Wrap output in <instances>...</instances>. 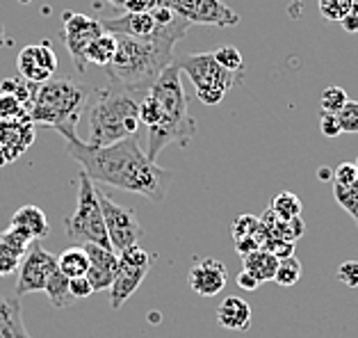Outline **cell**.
Segmentation results:
<instances>
[{
    "label": "cell",
    "instance_id": "6da1fadb",
    "mask_svg": "<svg viewBox=\"0 0 358 338\" xmlns=\"http://www.w3.org/2000/svg\"><path fill=\"white\" fill-rule=\"evenodd\" d=\"M66 151L96 185H112L151 202H164L173 183L171 171L162 169L142 151L137 135L110 146H92L73 137L66 140Z\"/></svg>",
    "mask_w": 358,
    "mask_h": 338
},
{
    "label": "cell",
    "instance_id": "7a4b0ae2",
    "mask_svg": "<svg viewBox=\"0 0 358 338\" xmlns=\"http://www.w3.org/2000/svg\"><path fill=\"white\" fill-rule=\"evenodd\" d=\"M189 23L176 16L171 23L160 25L151 39H133L117 34L115 59L106 66L110 83L124 85L137 94H148L158 76L176 62V44L187 34Z\"/></svg>",
    "mask_w": 358,
    "mask_h": 338
},
{
    "label": "cell",
    "instance_id": "3957f363",
    "mask_svg": "<svg viewBox=\"0 0 358 338\" xmlns=\"http://www.w3.org/2000/svg\"><path fill=\"white\" fill-rule=\"evenodd\" d=\"M148 94L158 101L160 119L158 124L148 128V149L146 155L158 160L164 146L180 144L185 146L196 135V121L189 115V99L180 80V69L173 62L158 76Z\"/></svg>",
    "mask_w": 358,
    "mask_h": 338
},
{
    "label": "cell",
    "instance_id": "277c9868",
    "mask_svg": "<svg viewBox=\"0 0 358 338\" xmlns=\"http://www.w3.org/2000/svg\"><path fill=\"white\" fill-rule=\"evenodd\" d=\"M90 99V87L73 78H50L34 87L28 106V117L34 126H50L64 137L73 140L78 121Z\"/></svg>",
    "mask_w": 358,
    "mask_h": 338
},
{
    "label": "cell",
    "instance_id": "5b68a950",
    "mask_svg": "<svg viewBox=\"0 0 358 338\" xmlns=\"http://www.w3.org/2000/svg\"><path fill=\"white\" fill-rule=\"evenodd\" d=\"M144 94H137L124 85L108 83L96 94L94 106L90 108V137L87 144L92 146H110L121 140L137 135L139 121V101Z\"/></svg>",
    "mask_w": 358,
    "mask_h": 338
},
{
    "label": "cell",
    "instance_id": "8992f818",
    "mask_svg": "<svg viewBox=\"0 0 358 338\" xmlns=\"http://www.w3.org/2000/svg\"><path fill=\"white\" fill-rule=\"evenodd\" d=\"M180 73H185L196 90V97L206 106H220L224 97L240 83V73L224 69L213 53H192L176 59Z\"/></svg>",
    "mask_w": 358,
    "mask_h": 338
},
{
    "label": "cell",
    "instance_id": "52a82bcc",
    "mask_svg": "<svg viewBox=\"0 0 358 338\" xmlns=\"http://www.w3.org/2000/svg\"><path fill=\"white\" fill-rule=\"evenodd\" d=\"M66 236L73 242H94V245L110 247L106 220H103V208L99 204V195H96V183L80 169V178H78V202L73 215L64 220ZM112 249V247H110Z\"/></svg>",
    "mask_w": 358,
    "mask_h": 338
},
{
    "label": "cell",
    "instance_id": "ba28073f",
    "mask_svg": "<svg viewBox=\"0 0 358 338\" xmlns=\"http://www.w3.org/2000/svg\"><path fill=\"white\" fill-rule=\"evenodd\" d=\"M153 267V256L139 245H133L119 254V272L110 288V307L121 309L133 297V293L142 286L148 270Z\"/></svg>",
    "mask_w": 358,
    "mask_h": 338
},
{
    "label": "cell",
    "instance_id": "9c48e42d",
    "mask_svg": "<svg viewBox=\"0 0 358 338\" xmlns=\"http://www.w3.org/2000/svg\"><path fill=\"white\" fill-rule=\"evenodd\" d=\"M96 195H99V204L103 208V220H106V231H108L112 251L121 254L124 249L137 245L139 238L144 236V229H142V224L137 222L135 213L126 206L112 202V199L99 188H96Z\"/></svg>",
    "mask_w": 358,
    "mask_h": 338
},
{
    "label": "cell",
    "instance_id": "30bf717a",
    "mask_svg": "<svg viewBox=\"0 0 358 338\" xmlns=\"http://www.w3.org/2000/svg\"><path fill=\"white\" fill-rule=\"evenodd\" d=\"M173 14L185 19L189 25H217V28H235L240 14L233 12L222 0H160Z\"/></svg>",
    "mask_w": 358,
    "mask_h": 338
},
{
    "label": "cell",
    "instance_id": "8fae6325",
    "mask_svg": "<svg viewBox=\"0 0 358 338\" xmlns=\"http://www.w3.org/2000/svg\"><path fill=\"white\" fill-rule=\"evenodd\" d=\"M62 23H64L62 25L64 46L73 59L78 73H85L87 71V48H90L92 41L96 37H101L106 30H103L99 19H92V16L78 14V12H64Z\"/></svg>",
    "mask_w": 358,
    "mask_h": 338
},
{
    "label": "cell",
    "instance_id": "7c38bea8",
    "mask_svg": "<svg viewBox=\"0 0 358 338\" xmlns=\"http://www.w3.org/2000/svg\"><path fill=\"white\" fill-rule=\"evenodd\" d=\"M55 270H57V256L43 249L39 245V240H34L30 249L25 251V256L21 258L14 295L16 297H23V295H28V293L43 290Z\"/></svg>",
    "mask_w": 358,
    "mask_h": 338
},
{
    "label": "cell",
    "instance_id": "4fadbf2b",
    "mask_svg": "<svg viewBox=\"0 0 358 338\" xmlns=\"http://www.w3.org/2000/svg\"><path fill=\"white\" fill-rule=\"evenodd\" d=\"M16 69L23 80L32 85H41L50 80L57 71V55L48 41H39V44L25 46L19 57H16Z\"/></svg>",
    "mask_w": 358,
    "mask_h": 338
},
{
    "label": "cell",
    "instance_id": "5bb4252c",
    "mask_svg": "<svg viewBox=\"0 0 358 338\" xmlns=\"http://www.w3.org/2000/svg\"><path fill=\"white\" fill-rule=\"evenodd\" d=\"M83 247L87 256H90V270H87L85 276L90 279L94 293L110 290L119 272V254L110 247L94 245V242H85Z\"/></svg>",
    "mask_w": 358,
    "mask_h": 338
},
{
    "label": "cell",
    "instance_id": "9a60e30c",
    "mask_svg": "<svg viewBox=\"0 0 358 338\" xmlns=\"http://www.w3.org/2000/svg\"><path fill=\"white\" fill-rule=\"evenodd\" d=\"M226 281H229V274H226V267L222 261L217 258H203L196 265H192V270L187 274V283L189 288L194 290L201 297H215L226 288Z\"/></svg>",
    "mask_w": 358,
    "mask_h": 338
},
{
    "label": "cell",
    "instance_id": "2e32d148",
    "mask_svg": "<svg viewBox=\"0 0 358 338\" xmlns=\"http://www.w3.org/2000/svg\"><path fill=\"white\" fill-rule=\"evenodd\" d=\"M34 140V124L30 119L0 121V164L12 162Z\"/></svg>",
    "mask_w": 358,
    "mask_h": 338
},
{
    "label": "cell",
    "instance_id": "e0dca14e",
    "mask_svg": "<svg viewBox=\"0 0 358 338\" xmlns=\"http://www.w3.org/2000/svg\"><path fill=\"white\" fill-rule=\"evenodd\" d=\"M101 25L106 32L112 34H124V37H133V39H151L158 34L160 25L153 19V14H121L117 19H101Z\"/></svg>",
    "mask_w": 358,
    "mask_h": 338
},
{
    "label": "cell",
    "instance_id": "ac0fdd59",
    "mask_svg": "<svg viewBox=\"0 0 358 338\" xmlns=\"http://www.w3.org/2000/svg\"><path fill=\"white\" fill-rule=\"evenodd\" d=\"M217 323L224 329H231V332H247L251 327L249 302L242 297H235V295L224 297L222 304L217 307Z\"/></svg>",
    "mask_w": 358,
    "mask_h": 338
},
{
    "label": "cell",
    "instance_id": "d6986e66",
    "mask_svg": "<svg viewBox=\"0 0 358 338\" xmlns=\"http://www.w3.org/2000/svg\"><path fill=\"white\" fill-rule=\"evenodd\" d=\"M0 338H32L28 334L21 314L19 297H5L0 295Z\"/></svg>",
    "mask_w": 358,
    "mask_h": 338
},
{
    "label": "cell",
    "instance_id": "ffe728a7",
    "mask_svg": "<svg viewBox=\"0 0 358 338\" xmlns=\"http://www.w3.org/2000/svg\"><path fill=\"white\" fill-rule=\"evenodd\" d=\"M10 224L12 227L23 229L32 240H41L50 233V224H48L46 213H43L39 206H32V204L21 206L19 211L12 215Z\"/></svg>",
    "mask_w": 358,
    "mask_h": 338
},
{
    "label": "cell",
    "instance_id": "44dd1931",
    "mask_svg": "<svg viewBox=\"0 0 358 338\" xmlns=\"http://www.w3.org/2000/svg\"><path fill=\"white\" fill-rule=\"evenodd\" d=\"M276 267H278V258L265 247L251 251V254H247V256H242V270L249 272L253 279H258V283L274 281Z\"/></svg>",
    "mask_w": 358,
    "mask_h": 338
},
{
    "label": "cell",
    "instance_id": "7402d4cb",
    "mask_svg": "<svg viewBox=\"0 0 358 338\" xmlns=\"http://www.w3.org/2000/svg\"><path fill=\"white\" fill-rule=\"evenodd\" d=\"M57 270L66 274L69 279H76V276H85L90 270V256L83 245L69 247L66 251L57 256Z\"/></svg>",
    "mask_w": 358,
    "mask_h": 338
},
{
    "label": "cell",
    "instance_id": "603a6c76",
    "mask_svg": "<svg viewBox=\"0 0 358 338\" xmlns=\"http://www.w3.org/2000/svg\"><path fill=\"white\" fill-rule=\"evenodd\" d=\"M117 53V34L103 32L101 37H96L90 48H87V64H96L106 69Z\"/></svg>",
    "mask_w": 358,
    "mask_h": 338
},
{
    "label": "cell",
    "instance_id": "cb8c5ba5",
    "mask_svg": "<svg viewBox=\"0 0 358 338\" xmlns=\"http://www.w3.org/2000/svg\"><path fill=\"white\" fill-rule=\"evenodd\" d=\"M43 293L48 295L50 304H53L55 309H69L76 302V297L71 295V279H69V276L62 274L59 270L53 272V276L48 279Z\"/></svg>",
    "mask_w": 358,
    "mask_h": 338
},
{
    "label": "cell",
    "instance_id": "d4e9b609",
    "mask_svg": "<svg viewBox=\"0 0 358 338\" xmlns=\"http://www.w3.org/2000/svg\"><path fill=\"white\" fill-rule=\"evenodd\" d=\"M272 211L276 213L278 220H292V218H301V211H303V204L301 199L296 197L290 190H283V192H278L272 202Z\"/></svg>",
    "mask_w": 358,
    "mask_h": 338
},
{
    "label": "cell",
    "instance_id": "484cf974",
    "mask_svg": "<svg viewBox=\"0 0 358 338\" xmlns=\"http://www.w3.org/2000/svg\"><path fill=\"white\" fill-rule=\"evenodd\" d=\"M334 199L345 213L352 215V220L358 227V181H354L352 185H336L334 183Z\"/></svg>",
    "mask_w": 358,
    "mask_h": 338
},
{
    "label": "cell",
    "instance_id": "4316f807",
    "mask_svg": "<svg viewBox=\"0 0 358 338\" xmlns=\"http://www.w3.org/2000/svg\"><path fill=\"white\" fill-rule=\"evenodd\" d=\"M30 119L25 103L10 92H0V121H21Z\"/></svg>",
    "mask_w": 358,
    "mask_h": 338
},
{
    "label": "cell",
    "instance_id": "83f0119b",
    "mask_svg": "<svg viewBox=\"0 0 358 338\" xmlns=\"http://www.w3.org/2000/svg\"><path fill=\"white\" fill-rule=\"evenodd\" d=\"M358 0H317L320 14L331 23H340L356 7Z\"/></svg>",
    "mask_w": 358,
    "mask_h": 338
},
{
    "label": "cell",
    "instance_id": "f1b7e54d",
    "mask_svg": "<svg viewBox=\"0 0 358 338\" xmlns=\"http://www.w3.org/2000/svg\"><path fill=\"white\" fill-rule=\"evenodd\" d=\"M301 274H303L301 263L296 261L294 256H290V258H283V261H278L276 274H274V281H276L278 286H283V288H290V286H294L296 281L301 279Z\"/></svg>",
    "mask_w": 358,
    "mask_h": 338
},
{
    "label": "cell",
    "instance_id": "f546056e",
    "mask_svg": "<svg viewBox=\"0 0 358 338\" xmlns=\"http://www.w3.org/2000/svg\"><path fill=\"white\" fill-rule=\"evenodd\" d=\"M0 242H3L5 247H10L12 251H16L19 256H25V251L30 249V245H32V238L25 233L23 229H19V227H7L3 233H0Z\"/></svg>",
    "mask_w": 358,
    "mask_h": 338
},
{
    "label": "cell",
    "instance_id": "4dcf8cb0",
    "mask_svg": "<svg viewBox=\"0 0 358 338\" xmlns=\"http://www.w3.org/2000/svg\"><path fill=\"white\" fill-rule=\"evenodd\" d=\"M347 92L343 87H327L320 94V108L322 112H331V115H338L340 110L347 106Z\"/></svg>",
    "mask_w": 358,
    "mask_h": 338
},
{
    "label": "cell",
    "instance_id": "1f68e13d",
    "mask_svg": "<svg viewBox=\"0 0 358 338\" xmlns=\"http://www.w3.org/2000/svg\"><path fill=\"white\" fill-rule=\"evenodd\" d=\"M215 59L220 62L224 69H229L233 73H244V57L235 46H222L220 50H215Z\"/></svg>",
    "mask_w": 358,
    "mask_h": 338
},
{
    "label": "cell",
    "instance_id": "d6a6232c",
    "mask_svg": "<svg viewBox=\"0 0 358 338\" xmlns=\"http://www.w3.org/2000/svg\"><path fill=\"white\" fill-rule=\"evenodd\" d=\"M338 121L343 133L358 135V101H347V106L338 112Z\"/></svg>",
    "mask_w": 358,
    "mask_h": 338
},
{
    "label": "cell",
    "instance_id": "836d02e7",
    "mask_svg": "<svg viewBox=\"0 0 358 338\" xmlns=\"http://www.w3.org/2000/svg\"><path fill=\"white\" fill-rule=\"evenodd\" d=\"M21 258L16 251H12L10 247H5L0 242V276H10L14 272H19V265H21Z\"/></svg>",
    "mask_w": 358,
    "mask_h": 338
},
{
    "label": "cell",
    "instance_id": "e575fe53",
    "mask_svg": "<svg viewBox=\"0 0 358 338\" xmlns=\"http://www.w3.org/2000/svg\"><path fill=\"white\" fill-rule=\"evenodd\" d=\"M306 231V224L301 218H292V220H285L281 222V229H278V238L283 240H290V242H296Z\"/></svg>",
    "mask_w": 358,
    "mask_h": 338
},
{
    "label": "cell",
    "instance_id": "d590c367",
    "mask_svg": "<svg viewBox=\"0 0 358 338\" xmlns=\"http://www.w3.org/2000/svg\"><path fill=\"white\" fill-rule=\"evenodd\" d=\"M338 281L345 283L347 288H358V261H345L338 267Z\"/></svg>",
    "mask_w": 358,
    "mask_h": 338
},
{
    "label": "cell",
    "instance_id": "8d00e7d4",
    "mask_svg": "<svg viewBox=\"0 0 358 338\" xmlns=\"http://www.w3.org/2000/svg\"><path fill=\"white\" fill-rule=\"evenodd\" d=\"M354 181H358V169L354 162H340L338 169H334L336 185H352Z\"/></svg>",
    "mask_w": 358,
    "mask_h": 338
},
{
    "label": "cell",
    "instance_id": "74e56055",
    "mask_svg": "<svg viewBox=\"0 0 358 338\" xmlns=\"http://www.w3.org/2000/svg\"><path fill=\"white\" fill-rule=\"evenodd\" d=\"M265 249L272 251V254L278 258V261H283V258L294 256V242L283 240V238H269V242L265 245Z\"/></svg>",
    "mask_w": 358,
    "mask_h": 338
},
{
    "label": "cell",
    "instance_id": "f35d334b",
    "mask_svg": "<svg viewBox=\"0 0 358 338\" xmlns=\"http://www.w3.org/2000/svg\"><path fill=\"white\" fill-rule=\"evenodd\" d=\"M320 131L324 133L327 137H338L340 133H343V128H340V121H338V115L322 112V115H320Z\"/></svg>",
    "mask_w": 358,
    "mask_h": 338
},
{
    "label": "cell",
    "instance_id": "ab89813d",
    "mask_svg": "<svg viewBox=\"0 0 358 338\" xmlns=\"http://www.w3.org/2000/svg\"><path fill=\"white\" fill-rule=\"evenodd\" d=\"M160 5V0H126L121 10H126L130 14H148Z\"/></svg>",
    "mask_w": 358,
    "mask_h": 338
},
{
    "label": "cell",
    "instance_id": "60d3db41",
    "mask_svg": "<svg viewBox=\"0 0 358 338\" xmlns=\"http://www.w3.org/2000/svg\"><path fill=\"white\" fill-rule=\"evenodd\" d=\"M92 293H94V288H92V283L87 276H76V279H71V295L76 297V302L90 297Z\"/></svg>",
    "mask_w": 358,
    "mask_h": 338
},
{
    "label": "cell",
    "instance_id": "b9f144b4",
    "mask_svg": "<svg viewBox=\"0 0 358 338\" xmlns=\"http://www.w3.org/2000/svg\"><path fill=\"white\" fill-rule=\"evenodd\" d=\"M340 25H343V30L349 32V34H358V3L352 12H349L343 21H340Z\"/></svg>",
    "mask_w": 358,
    "mask_h": 338
},
{
    "label": "cell",
    "instance_id": "7bdbcfd3",
    "mask_svg": "<svg viewBox=\"0 0 358 338\" xmlns=\"http://www.w3.org/2000/svg\"><path fill=\"white\" fill-rule=\"evenodd\" d=\"M238 286H240L242 290H256L260 283H258V279H253V276H251L249 272H244V270H242V272L238 274Z\"/></svg>",
    "mask_w": 358,
    "mask_h": 338
},
{
    "label": "cell",
    "instance_id": "ee69618b",
    "mask_svg": "<svg viewBox=\"0 0 358 338\" xmlns=\"http://www.w3.org/2000/svg\"><path fill=\"white\" fill-rule=\"evenodd\" d=\"M317 178H324V181L334 178V171H331L329 167H322V169H317Z\"/></svg>",
    "mask_w": 358,
    "mask_h": 338
},
{
    "label": "cell",
    "instance_id": "f6af8a7d",
    "mask_svg": "<svg viewBox=\"0 0 358 338\" xmlns=\"http://www.w3.org/2000/svg\"><path fill=\"white\" fill-rule=\"evenodd\" d=\"M108 3H110V5H115V7H124L126 0H108Z\"/></svg>",
    "mask_w": 358,
    "mask_h": 338
},
{
    "label": "cell",
    "instance_id": "bcb514c9",
    "mask_svg": "<svg viewBox=\"0 0 358 338\" xmlns=\"http://www.w3.org/2000/svg\"><path fill=\"white\" fill-rule=\"evenodd\" d=\"M5 44V34H3V37H0V46H3Z\"/></svg>",
    "mask_w": 358,
    "mask_h": 338
},
{
    "label": "cell",
    "instance_id": "7dc6e473",
    "mask_svg": "<svg viewBox=\"0 0 358 338\" xmlns=\"http://www.w3.org/2000/svg\"><path fill=\"white\" fill-rule=\"evenodd\" d=\"M3 34H5V32H3V28H0V37H3Z\"/></svg>",
    "mask_w": 358,
    "mask_h": 338
},
{
    "label": "cell",
    "instance_id": "c3c4849f",
    "mask_svg": "<svg viewBox=\"0 0 358 338\" xmlns=\"http://www.w3.org/2000/svg\"><path fill=\"white\" fill-rule=\"evenodd\" d=\"M354 164H356V169H358V158H356V162H354Z\"/></svg>",
    "mask_w": 358,
    "mask_h": 338
}]
</instances>
